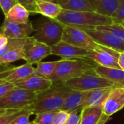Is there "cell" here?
<instances>
[{
	"mask_svg": "<svg viewBox=\"0 0 124 124\" xmlns=\"http://www.w3.org/2000/svg\"><path fill=\"white\" fill-rule=\"evenodd\" d=\"M65 25L80 28L82 30L94 29L97 26L113 24L110 17L95 12L70 11L62 9L55 19Z\"/></svg>",
	"mask_w": 124,
	"mask_h": 124,
	"instance_id": "cell-1",
	"label": "cell"
},
{
	"mask_svg": "<svg viewBox=\"0 0 124 124\" xmlns=\"http://www.w3.org/2000/svg\"><path fill=\"white\" fill-rule=\"evenodd\" d=\"M97 65L94 61L88 57L62 58L49 79L53 83H62L87 73H94Z\"/></svg>",
	"mask_w": 124,
	"mask_h": 124,
	"instance_id": "cell-2",
	"label": "cell"
},
{
	"mask_svg": "<svg viewBox=\"0 0 124 124\" xmlns=\"http://www.w3.org/2000/svg\"><path fill=\"white\" fill-rule=\"evenodd\" d=\"M72 89L62 83H53L47 90L38 94L35 102L32 105L33 113L49 111H58L62 109L65 100Z\"/></svg>",
	"mask_w": 124,
	"mask_h": 124,
	"instance_id": "cell-3",
	"label": "cell"
},
{
	"mask_svg": "<svg viewBox=\"0 0 124 124\" xmlns=\"http://www.w3.org/2000/svg\"><path fill=\"white\" fill-rule=\"evenodd\" d=\"M64 27L57 20L45 17L36 23L33 36L36 41L53 46L62 41Z\"/></svg>",
	"mask_w": 124,
	"mask_h": 124,
	"instance_id": "cell-4",
	"label": "cell"
},
{
	"mask_svg": "<svg viewBox=\"0 0 124 124\" xmlns=\"http://www.w3.org/2000/svg\"><path fill=\"white\" fill-rule=\"evenodd\" d=\"M62 84L70 89L78 91H91L101 88L118 86L113 81L97 75L95 72L83 74L62 82Z\"/></svg>",
	"mask_w": 124,
	"mask_h": 124,
	"instance_id": "cell-5",
	"label": "cell"
},
{
	"mask_svg": "<svg viewBox=\"0 0 124 124\" xmlns=\"http://www.w3.org/2000/svg\"><path fill=\"white\" fill-rule=\"evenodd\" d=\"M37 95L38 94L36 92L15 86L0 99V108L14 110L29 108L35 102Z\"/></svg>",
	"mask_w": 124,
	"mask_h": 124,
	"instance_id": "cell-6",
	"label": "cell"
},
{
	"mask_svg": "<svg viewBox=\"0 0 124 124\" xmlns=\"http://www.w3.org/2000/svg\"><path fill=\"white\" fill-rule=\"evenodd\" d=\"M62 41L71 45L89 50H96L101 46L85 31L68 25H65L64 27Z\"/></svg>",
	"mask_w": 124,
	"mask_h": 124,
	"instance_id": "cell-7",
	"label": "cell"
},
{
	"mask_svg": "<svg viewBox=\"0 0 124 124\" xmlns=\"http://www.w3.org/2000/svg\"><path fill=\"white\" fill-rule=\"evenodd\" d=\"M120 52H118L101 45L99 49L96 50H91L88 58L92 59L98 65L106 68L121 69L118 63Z\"/></svg>",
	"mask_w": 124,
	"mask_h": 124,
	"instance_id": "cell-8",
	"label": "cell"
},
{
	"mask_svg": "<svg viewBox=\"0 0 124 124\" xmlns=\"http://www.w3.org/2000/svg\"><path fill=\"white\" fill-rule=\"evenodd\" d=\"M33 33L34 27L30 21L26 23H16L4 20L0 27V34L9 39L27 38Z\"/></svg>",
	"mask_w": 124,
	"mask_h": 124,
	"instance_id": "cell-9",
	"label": "cell"
},
{
	"mask_svg": "<svg viewBox=\"0 0 124 124\" xmlns=\"http://www.w3.org/2000/svg\"><path fill=\"white\" fill-rule=\"evenodd\" d=\"M35 73V68L32 64L25 63L15 68H5L0 70V81L14 84Z\"/></svg>",
	"mask_w": 124,
	"mask_h": 124,
	"instance_id": "cell-10",
	"label": "cell"
},
{
	"mask_svg": "<svg viewBox=\"0 0 124 124\" xmlns=\"http://www.w3.org/2000/svg\"><path fill=\"white\" fill-rule=\"evenodd\" d=\"M84 31L90 35L97 44L118 52H124V41L112 33L98 31L97 29H89Z\"/></svg>",
	"mask_w": 124,
	"mask_h": 124,
	"instance_id": "cell-11",
	"label": "cell"
},
{
	"mask_svg": "<svg viewBox=\"0 0 124 124\" xmlns=\"http://www.w3.org/2000/svg\"><path fill=\"white\" fill-rule=\"evenodd\" d=\"M124 107V87H113L102 104L103 113L111 116Z\"/></svg>",
	"mask_w": 124,
	"mask_h": 124,
	"instance_id": "cell-12",
	"label": "cell"
},
{
	"mask_svg": "<svg viewBox=\"0 0 124 124\" xmlns=\"http://www.w3.org/2000/svg\"><path fill=\"white\" fill-rule=\"evenodd\" d=\"M53 84V82L46 78L33 74L25 78L14 83L15 87L25 89L37 94L43 92L49 89Z\"/></svg>",
	"mask_w": 124,
	"mask_h": 124,
	"instance_id": "cell-13",
	"label": "cell"
},
{
	"mask_svg": "<svg viewBox=\"0 0 124 124\" xmlns=\"http://www.w3.org/2000/svg\"><path fill=\"white\" fill-rule=\"evenodd\" d=\"M91 50L80 48L61 41L52 46V54L59 56L64 59L86 58L88 57Z\"/></svg>",
	"mask_w": 124,
	"mask_h": 124,
	"instance_id": "cell-14",
	"label": "cell"
},
{
	"mask_svg": "<svg viewBox=\"0 0 124 124\" xmlns=\"http://www.w3.org/2000/svg\"><path fill=\"white\" fill-rule=\"evenodd\" d=\"M52 54V46L36 41V39L28 45L24 60L27 63L37 64L42 60Z\"/></svg>",
	"mask_w": 124,
	"mask_h": 124,
	"instance_id": "cell-15",
	"label": "cell"
},
{
	"mask_svg": "<svg viewBox=\"0 0 124 124\" xmlns=\"http://www.w3.org/2000/svg\"><path fill=\"white\" fill-rule=\"evenodd\" d=\"M88 93L89 91L71 90V92L65 98L61 110L70 113L78 108H81L86 100Z\"/></svg>",
	"mask_w": 124,
	"mask_h": 124,
	"instance_id": "cell-16",
	"label": "cell"
},
{
	"mask_svg": "<svg viewBox=\"0 0 124 124\" xmlns=\"http://www.w3.org/2000/svg\"><path fill=\"white\" fill-rule=\"evenodd\" d=\"M113 88V87L101 88L89 91L86 100L82 105L81 108L83 109L85 108L102 106L103 102L109 95Z\"/></svg>",
	"mask_w": 124,
	"mask_h": 124,
	"instance_id": "cell-17",
	"label": "cell"
},
{
	"mask_svg": "<svg viewBox=\"0 0 124 124\" xmlns=\"http://www.w3.org/2000/svg\"><path fill=\"white\" fill-rule=\"evenodd\" d=\"M97 13L112 17L121 0H87Z\"/></svg>",
	"mask_w": 124,
	"mask_h": 124,
	"instance_id": "cell-18",
	"label": "cell"
},
{
	"mask_svg": "<svg viewBox=\"0 0 124 124\" xmlns=\"http://www.w3.org/2000/svg\"><path fill=\"white\" fill-rule=\"evenodd\" d=\"M95 73L97 75L113 81L118 86L124 87V70L97 65L95 69Z\"/></svg>",
	"mask_w": 124,
	"mask_h": 124,
	"instance_id": "cell-19",
	"label": "cell"
},
{
	"mask_svg": "<svg viewBox=\"0 0 124 124\" xmlns=\"http://www.w3.org/2000/svg\"><path fill=\"white\" fill-rule=\"evenodd\" d=\"M36 7L37 13L52 20H55L62 10L57 3L45 0L36 1Z\"/></svg>",
	"mask_w": 124,
	"mask_h": 124,
	"instance_id": "cell-20",
	"label": "cell"
},
{
	"mask_svg": "<svg viewBox=\"0 0 124 124\" xmlns=\"http://www.w3.org/2000/svg\"><path fill=\"white\" fill-rule=\"evenodd\" d=\"M29 14L30 12L25 7L17 3L4 15V20L16 23H26L29 22Z\"/></svg>",
	"mask_w": 124,
	"mask_h": 124,
	"instance_id": "cell-21",
	"label": "cell"
},
{
	"mask_svg": "<svg viewBox=\"0 0 124 124\" xmlns=\"http://www.w3.org/2000/svg\"><path fill=\"white\" fill-rule=\"evenodd\" d=\"M55 2L65 10L95 12L87 0H55Z\"/></svg>",
	"mask_w": 124,
	"mask_h": 124,
	"instance_id": "cell-22",
	"label": "cell"
},
{
	"mask_svg": "<svg viewBox=\"0 0 124 124\" xmlns=\"http://www.w3.org/2000/svg\"><path fill=\"white\" fill-rule=\"evenodd\" d=\"M103 113L102 106L83 108L79 124H97Z\"/></svg>",
	"mask_w": 124,
	"mask_h": 124,
	"instance_id": "cell-23",
	"label": "cell"
},
{
	"mask_svg": "<svg viewBox=\"0 0 124 124\" xmlns=\"http://www.w3.org/2000/svg\"><path fill=\"white\" fill-rule=\"evenodd\" d=\"M28 45L15 47L7 51L0 57V65H4L20 60H24Z\"/></svg>",
	"mask_w": 124,
	"mask_h": 124,
	"instance_id": "cell-24",
	"label": "cell"
},
{
	"mask_svg": "<svg viewBox=\"0 0 124 124\" xmlns=\"http://www.w3.org/2000/svg\"><path fill=\"white\" fill-rule=\"evenodd\" d=\"M60 60L50 61V62H39L35 68V74L49 78L54 72Z\"/></svg>",
	"mask_w": 124,
	"mask_h": 124,
	"instance_id": "cell-25",
	"label": "cell"
},
{
	"mask_svg": "<svg viewBox=\"0 0 124 124\" xmlns=\"http://www.w3.org/2000/svg\"><path fill=\"white\" fill-rule=\"evenodd\" d=\"M28 113H33L32 106L22 110H17L3 115H0V124H10L20 116Z\"/></svg>",
	"mask_w": 124,
	"mask_h": 124,
	"instance_id": "cell-26",
	"label": "cell"
},
{
	"mask_svg": "<svg viewBox=\"0 0 124 124\" xmlns=\"http://www.w3.org/2000/svg\"><path fill=\"white\" fill-rule=\"evenodd\" d=\"M94 29H97V30L101 31L110 33L113 35L116 36V37L124 41V27L121 25L113 23V24L108 25L97 26Z\"/></svg>",
	"mask_w": 124,
	"mask_h": 124,
	"instance_id": "cell-27",
	"label": "cell"
},
{
	"mask_svg": "<svg viewBox=\"0 0 124 124\" xmlns=\"http://www.w3.org/2000/svg\"><path fill=\"white\" fill-rule=\"evenodd\" d=\"M57 111L42 112L35 114L36 117L32 121L36 124H52L54 116Z\"/></svg>",
	"mask_w": 124,
	"mask_h": 124,
	"instance_id": "cell-28",
	"label": "cell"
},
{
	"mask_svg": "<svg viewBox=\"0 0 124 124\" xmlns=\"http://www.w3.org/2000/svg\"><path fill=\"white\" fill-rule=\"evenodd\" d=\"M114 24L121 25L124 21V0H121L118 9L111 17Z\"/></svg>",
	"mask_w": 124,
	"mask_h": 124,
	"instance_id": "cell-29",
	"label": "cell"
},
{
	"mask_svg": "<svg viewBox=\"0 0 124 124\" xmlns=\"http://www.w3.org/2000/svg\"><path fill=\"white\" fill-rule=\"evenodd\" d=\"M70 113L63 110L57 111L54 116L52 124H65L66 122Z\"/></svg>",
	"mask_w": 124,
	"mask_h": 124,
	"instance_id": "cell-30",
	"label": "cell"
},
{
	"mask_svg": "<svg viewBox=\"0 0 124 124\" xmlns=\"http://www.w3.org/2000/svg\"><path fill=\"white\" fill-rule=\"evenodd\" d=\"M82 109L78 108L70 113L69 116L65 124H79L81 121V113Z\"/></svg>",
	"mask_w": 124,
	"mask_h": 124,
	"instance_id": "cell-31",
	"label": "cell"
},
{
	"mask_svg": "<svg viewBox=\"0 0 124 124\" xmlns=\"http://www.w3.org/2000/svg\"><path fill=\"white\" fill-rule=\"evenodd\" d=\"M17 3L25 7L31 13H37L36 1V0H16Z\"/></svg>",
	"mask_w": 124,
	"mask_h": 124,
	"instance_id": "cell-32",
	"label": "cell"
},
{
	"mask_svg": "<svg viewBox=\"0 0 124 124\" xmlns=\"http://www.w3.org/2000/svg\"><path fill=\"white\" fill-rule=\"evenodd\" d=\"M14 87L15 85L12 83L5 82V81H2L1 83H0V99L4 97Z\"/></svg>",
	"mask_w": 124,
	"mask_h": 124,
	"instance_id": "cell-33",
	"label": "cell"
},
{
	"mask_svg": "<svg viewBox=\"0 0 124 124\" xmlns=\"http://www.w3.org/2000/svg\"><path fill=\"white\" fill-rule=\"evenodd\" d=\"M16 0H0V7L4 15L9 11V9L17 4Z\"/></svg>",
	"mask_w": 124,
	"mask_h": 124,
	"instance_id": "cell-34",
	"label": "cell"
},
{
	"mask_svg": "<svg viewBox=\"0 0 124 124\" xmlns=\"http://www.w3.org/2000/svg\"><path fill=\"white\" fill-rule=\"evenodd\" d=\"M31 115H33V113H28L21 115L16 119H15L10 124H31L32 122H31L29 119Z\"/></svg>",
	"mask_w": 124,
	"mask_h": 124,
	"instance_id": "cell-35",
	"label": "cell"
},
{
	"mask_svg": "<svg viewBox=\"0 0 124 124\" xmlns=\"http://www.w3.org/2000/svg\"><path fill=\"white\" fill-rule=\"evenodd\" d=\"M9 41V39H7L6 36L0 34V50L1 49H3L7 44Z\"/></svg>",
	"mask_w": 124,
	"mask_h": 124,
	"instance_id": "cell-36",
	"label": "cell"
},
{
	"mask_svg": "<svg viewBox=\"0 0 124 124\" xmlns=\"http://www.w3.org/2000/svg\"><path fill=\"white\" fill-rule=\"evenodd\" d=\"M110 116H108L105 115L104 113H102V116H101L99 122L97 124H105L110 120Z\"/></svg>",
	"mask_w": 124,
	"mask_h": 124,
	"instance_id": "cell-37",
	"label": "cell"
},
{
	"mask_svg": "<svg viewBox=\"0 0 124 124\" xmlns=\"http://www.w3.org/2000/svg\"><path fill=\"white\" fill-rule=\"evenodd\" d=\"M118 63L121 68L124 70V52H120L119 58H118Z\"/></svg>",
	"mask_w": 124,
	"mask_h": 124,
	"instance_id": "cell-38",
	"label": "cell"
},
{
	"mask_svg": "<svg viewBox=\"0 0 124 124\" xmlns=\"http://www.w3.org/2000/svg\"><path fill=\"white\" fill-rule=\"evenodd\" d=\"M14 110H14V109H5V108H0V115H3Z\"/></svg>",
	"mask_w": 124,
	"mask_h": 124,
	"instance_id": "cell-39",
	"label": "cell"
},
{
	"mask_svg": "<svg viewBox=\"0 0 124 124\" xmlns=\"http://www.w3.org/2000/svg\"><path fill=\"white\" fill-rule=\"evenodd\" d=\"M7 68V67H6ZM4 68H5V67H4L3 65H0V70H1V69H4ZM2 81H0V83H1Z\"/></svg>",
	"mask_w": 124,
	"mask_h": 124,
	"instance_id": "cell-40",
	"label": "cell"
},
{
	"mask_svg": "<svg viewBox=\"0 0 124 124\" xmlns=\"http://www.w3.org/2000/svg\"><path fill=\"white\" fill-rule=\"evenodd\" d=\"M36 1H39V0H36ZM45 1H53V2H55V0H45Z\"/></svg>",
	"mask_w": 124,
	"mask_h": 124,
	"instance_id": "cell-41",
	"label": "cell"
},
{
	"mask_svg": "<svg viewBox=\"0 0 124 124\" xmlns=\"http://www.w3.org/2000/svg\"><path fill=\"white\" fill-rule=\"evenodd\" d=\"M121 25H123V26L124 27V21L122 23H121Z\"/></svg>",
	"mask_w": 124,
	"mask_h": 124,
	"instance_id": "cell-42",
	"label": "cell"
},
{
	"mask_svg": "<svg viewBox=\"0 0 124 124\" xmlns=\"http://www.w3.org/2000/svg\"><path fill=\"white\" fill-rule=\"evenodd\" d=\"M34 124V123H33V122H32V124Z\"/></svg>",
	"mask_w": 124,
	"mask_h": 124,
	"instance_id": "cell-43",
	"label": "cell"
}]
</instances>
